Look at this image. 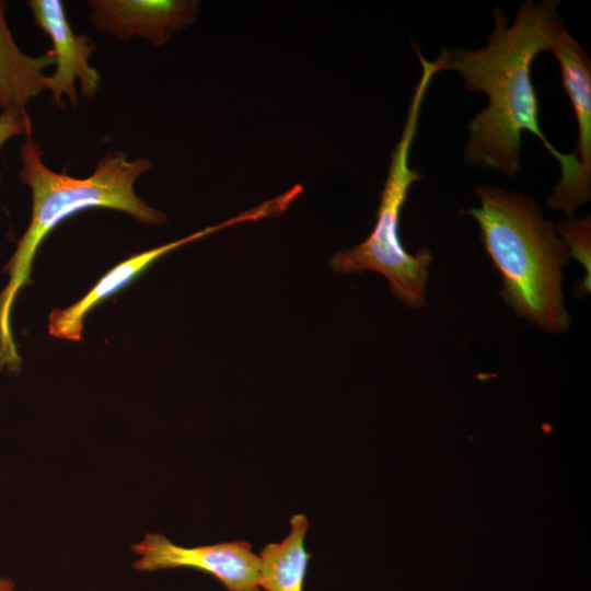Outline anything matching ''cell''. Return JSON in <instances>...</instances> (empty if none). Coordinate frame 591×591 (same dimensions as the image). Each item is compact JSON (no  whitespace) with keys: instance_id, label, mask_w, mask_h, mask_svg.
<instances>
[{"instance_id":"cell-4","label":"cell","mask_w":591,"mask_h":591,"mask_svg":"<svg viewBox=\"0 0 591 591\" xmlns=\"http://www.w3.org/2000/svg\"><path fill=\"white\" fill-rule=\"evenodd\" d=\"M414 49L421 65V76L410 100L401 138L391 153L374 228L363 242L333 254L329 265L341 274L376 271L389 280L395 298L407 306L421 308L426 303V282L432 254L428 248L409 254L402 245L398 225L408 190L421 178V174L410 167L409 155L425 96L440 70L436 59L427 60L417 46Z\"/></svg>"},{"instance_id":"cell-9","label":"cell","mask_w":591,"mask_h":591,"mask_svg":"<svg viewBox=\"0 0 591 591\" xmlns=\"http://www.w3.org/2000/svg\"><path fill=\"white\" fill-rule=\"evenodd\" d=\"M90 20L100 33L118 40L140 37L152 46L166 44L174 32L193 24L196 0H89Z\"/></svg>"},{"instance_id":"cell-3","label":"cell","mask_w":591,"mask_h":591,"mask_svg":"<svg viewBox=\"0 0 591 591\" xmlns=\"http://www.w3.org/2000/svg\"><path fill=\"white\" fill-rule=\"evenodd\" d=\"M475 194L478 207L464 212L479 227L485 251L501 276L506 304L544 332L567 331L563 268L570 257L556 225L530 196L491 185L476 187Z\"/></svg>"},{"instance_id":"cell-6","label":"cell","mask_w":591,"mask_h":591,"mask_svg":"<svg viewBox=\"0 0 591 591\" xmlns=\"http://www.w3.org/2000/svg\"><path fill=\"white\" fill-rule=\"evenodd\" d=\"M139 556L132 567L138 571L190 568L218 579L228 591H259V557L244 541L184 547L160 533H148L131 546Z\"/></svg>"},{"instance_id":"cell-10","label":"cell","mask_w":591,"mask_h":591,"mask_svg":"<svg viewBox=\"0 0 591 591\" xmlns=\"http://www.w3.org/2000/svg\"><path fill=\"white\" fill-rule=\"evenodd\" d=\"M7 7V2L0 0V111L25 109L47 90L44 70L55 65V56L51 48L39 56L22 51L9 28Z\"/></svg>"},{"instance_id":"cell-11","label":"cell","mask_w":591,"mask_h":591,"mask_svg":"<svg viewBox=\"0 0 591 591\" xmlns=\"http://www.w3.org/2000/svg\"><path fill=\"white\" fill-rule=\"evenodd\" d=\"M290 525L281 542L268 543L258 555V586L265 591H303L310 559L304 545L309 520L293 514Z\"/></svg>"},{"instance_id":"cell-1","label":"cell","mask_w":591,"mask_h":591,"mask_svg":"<svg viewBox=\"0 0 591 591\" xmlns=\"http://www.w3.org/2000/svg\"><path fill=\"white\" fill-rule=\"evenodd\" d=\"M558 1L528 0L511 25L500 9L494 12L495 27L488 43L477 49L443 48L437 61L440 72L456 71L471 92H484L488 105L468 124L464 158L468 164L514 176L521 167V136H536L558 161L566 186L577 171L572 153L559 152L543 134L538 121V100L531 79L535 57L548 50L552 31L560 20Z\"/></svg>"},{"instance_id":"cell-8","label":"cell","mask_w":591,"mask_h":591,"mask_svg":"<svg viewBox=\"0 0 591 591\" xmlns=\"http://www.w3.org/2000/svg\"><path fill=\"white\" fill-rule=\"evenodd\" d=\"M33 23L50 39L55 56V71L47 76V90L55 105L65 106L67 97L71 106L78 104L76 82L85 99L99 91L101 74L90 59L95 50L94 42L85 34L73 31L65 4L60 0H28Z\"/></svg>"},{"instance_id":"cell-2","label":"cell","mask_w":591,"mask_h":591,"mask_svg":"<svg viewBox=\"0 0 591 591\" xmlns=\"http://www.w3.org/2000/svg\"><path fill=\"white\" fill-rule=\"evenodd\" d=\"M43 157L42 146L32 137L20 147L19 181L30 189L32 212L27 229L3 268L9 281L0 292V370L10 373L20 371L22 366L12 334L13 305L20 290L32 283L36 252L59 223L93 208L121 211L150 225L167 220L165 213L149 206L135 190L136 181L152 169L149 159H128L124 151H112L99 160L92 174L79 178L51 170Z\"/></svg>"},{"instance_id":"cell-7","label":"cell","mask_w":591,"mask_h":591,"mask_svg":"<svg viewBox=\"0 0 591 591\" xmlns=\"http://www.w3.org/2000/svg\"><path fill=\"white\" fill-rule=\"evenodd\" d=\"M285 211L281 198L275 197L265 202L241 212L224 222L207 227L187 236L170 243L137 253L109 269L100 280L77 302L66 309H55L48 316V333L53 337L79 341L82 337L84 318L102 301L115 294L135 280L162 256L170 252L212 234L219 230L255 221L268 217H277Z\"/></svg>"},{"instance_id":"cell-5","label":"cell","mask_w":591,"mask_h":591,"mask_svg":"<svg viewBox=\"0 0 591 591\" xmlns=\"http://www.w3.org/2000/svg\"><path fill=\"white\" fill-rule=\"evenodd\" d=\"M547 51L559 63L563 84L575 111L578 142L572 154L578 166L569 184L551 189L546 205L571 217L591 196V60L561 20L552 31Z\"/></svg>"},{"instance_id":"cell-13","label":"cell","mask_w":591,"mask_h":591,"mask_svg":"<svg viewBox=\"0 0 591 591\" xmlns=\"http://www.w3.org/2000/svg\"><path fill=\"white\" fill-rule=\"evenodd\" d=\"M33 120L26 109L9 108L0 111V149L12 138L32 137ZM2 174L0 173V184Z\"/></svg>"},{"instance_id":"cell-12","label":"cell","mask_w":591,"mask_h":591,"mask_svg":"<svg viewBox=\"0 0 591 591\" xmlns=\"http://www.w3.org/2000/svg\"><path fill=\"white\" fill-rule=\"evenodd\" d=\"M556 232L567 246L569 257L578 260L586 270L582 285L577 287L576 296H587L590 292V254H591V220L569 217L556 225Z\"/></svg>"},{"instance_id":"cell-14","label":"cell","mask_w":591,"mask_h":591,"mask_svg":"<svg viewBox=\"0 0 591 591\" xmlns=\"http://www.w3.org/2000/svg\"><path fill=\"white\" fill-rule=\"evenodd\" d=\"M0 591H16L14 581L11 578L0 576Z\"/></svg>"}]
</instances>
